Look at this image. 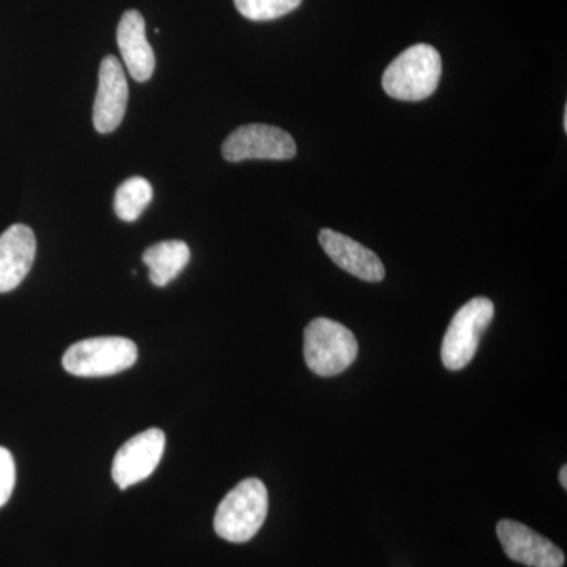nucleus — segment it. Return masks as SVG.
Segmentation results:
<instances>
[{
  "label": "nucleus",
  "instance_id": "14",
  "mask_svg": "<svg viewBox=\"0 0 567 567\" xmlns=\"http://www.w3.org/2000/svg\"><path fill=\"white\" fill-rule=\"evenodd\" d=\"M153 199V188L148 181L132 177L122 183L115 192L114 208L125 223L136 221Z\"/></svg>",
  "mask_w": 567,
  "mask_h": 567
},
{
  "label": "nucleus",
  "instance_id": "9",
  "mask_svg": "<svg viewBox=\"0 0 567 567\" xmlns=\"http://www.w3.org/2000/svg\"><path fill=\"white\" fill-rule=\"evenodd\" d=\"M496 535L502 540L503 550L513 561L529 567L565 566L566 558L561 548L524 524L502 520L496 525Z\"/></svg>",
  "mask_w": 567,
  "mask_h": 567
},
{
  "label": "nucleus",
  "instance_id": "7",
  "mask_svg": "<svg viewBox=\"0 0 567 567\" xmlns=\"http://www.w3.org/2000/svg\"><path fill=\"white\" fill-rule=\"evenodd\" d=\"M166 435L162 429H147L130 439L115 454L112 480L121 488H128L147 480L162 461Z\"/></svg>",
  "mask_w": 567,
  "mask_h": 567
},
{
  "label": "nucleus",
  "instance_id": "2",
  "mask_svg": "<svg viewBox=\"0 0 567 567\" xmlns=\"http://www.w3.org/2000/svg\"><path fill=\"white\" fill-rule=\"evenodd\" d=\"M268 514V492L260 480L248 477L233 488L215 514L216 535L229 543H248L262 528Z\"/></svg>",
  "mask_w": 567,
  "mask_h": 567
},
{
  "label": "nucleus",
  "instance_id": "10",
  "mask_svg": "<svg viewBox=\"0 0 567 567\" xmlns=\"http://www.w3.org/2000/svg\"><path fill=\"white\" fill-rule=\"evenodd\" d=\"M35 234L24 224H13L0 235V293L17 289L35 260Z\"/></svg>",
  "mask_w": 567,
  "mask_h": 567
},
{
  "label": "nucleus",
  "instance_id": "3",
  "mask_svg": "<svg viewBox=\"0 0 567 567\" xmlns=\"http://www.w3.org/2000/svg\"><path fill=\"white\" fill-rule=\"evenodd\" d=\"M357 357V338L344 324L320 317L306 327L305 360L315 374H341L352 365Z\"/></svg>",
  "mask_w": 567,
  "mask_h": 567
},
{
  "label": "nucleus",
  "instance_id": "16",
  "mask_svg": "<svg viewBox=\"0 0 567 567\" xmlns=\"http://www.w3.org/2000/svg\"><path fill=\"white\" fill-rule=\"evenodd\" d=\"M17 484V465L7 447L0 446V507L6 506Z\"/></svg>",
  "mask_w": 567,
  "mask_h": 567
},
{
  "label": "nucleus",
  "instance_id": "1",
  "mask_svg": "<svg viewBox=\"0 0 567 567\" xmlns=\"http://www.w3.org/2000/svg\"><path fill=\"white\" fill-rule=\"evenodd\" d=\"M442 58L431 44H415L399 54L382 78L383 91L401 102H423L439 87Z\"/></svg>",
  "mask_w": 567,
  "mask_h": 567
},
{
  "label": "nucleus",
  "instance_id": "4",
  "mask_svg": "<svg viewBox=\"0 0 567 567\" xmlns=\"http://www.w3.org/2000/svg\"><path fill=\"white\" fill-rule=\"evenodd\" d=\"M137 361V347L132 339L106 336L84 339L66 350L63 369L76 377H110L121 374Z\"/></svg>",
  "mask_w": 567,
  "mask_h": 567
},
{
  "label": "nucleus",
  "instance_id": "6",
  "mask_svg": "<svg viewBox=\"0 0 567 567\" xmlns=\"http://www.w3.org/2000/svg\"><path fill=\"white\" fill-rule=\"evenodd\" d=\"M297 155V144L289 133L271 125L251 123L235 130L223 144L226 162L240 163L246 159H292Z\"/></svg>",
  "mask_w": 567,
  "mask_h": 567
},
{
  "label": "nucleus",
  "instance_id": "15",
  "mask_svg": "<svg viewBox=\"0 0 567 567\" xmlns=\"http://www.w3.org/2000/svg\"><path fill=\"white\" fill-rule=\"evenodd\" d=\"M235 7L249 21H274L292 13L303 0H234Z\"/></svg>",
  "mask_w": 567,
  "mask_h": 567
},
{
  "label": "nucleus",
  "instance_id": "13",
  "mask_svg": "<svg viewBox=\"0 0 567 567\" xmlns=\"http://www.w3.org/2000/svg\"><path fill=\"white\" fill-rule=\"evenodd\" d=\"M192 259V251L185 241L167 240L145 249L142 260L148 267V276L156 287L173 282L185 270Z\"/></svg>",
  "mask_w": 567,
  "mask_h": 567
},
{
  "label": "nucleus",
  "instance_id": "18",
  "mask_svg": "<svg viewBox=\"0 0 567 567\" xmlns=\"http://www.w3.org/2000/svg\"><path fill=\"white\" fill-rule=\"evenodd\" d=\"M563 123H565V132H567V110H565V118H563Z\"/></svg>",
  "mask_w": 567,
  "mask_h": 567
},
{
  "label": "nucleus",
  "instance_id": "17",
  "mask_svg": "<svg viewBox=\"0 0 567 567\" xmlns=\"http://www.w3.org/2000/svg\"><path fill=\"white\" fill-rule=\"evenodd\" d=\"M559 483L561 486L567 488V466H563L561 472H559Z\"/></svg>",
  "mask_w": 567,
  "mask_h": 567
},
{
  "label": "nucleus",
  "instance_id": "5",
  "mask_svg": "<svg viewBox=\"0 0 567 567\" xmlns=\"http://www.w3.org/2000/svg\"><path fill=\"white\" fill-rule=\"evenodd\" d=\"M494 315V303L483 297L473 298L458 309L443 338L442 361L446 369L461 371L470 364Z\"/></svg>",
  "mask_w": 567,
  "mask_h": 567
},
{
  "label": "nucleus",
  "instance_id": "12",
  "mask_svg": "<svg viewBox=\"0 0 567 567\" xmlns=\"http://www.w3.org/2000/svg\"><path fill=\"white\" fill-rule=\"evenodd\" d=\"M117 43L133 80H151L156 65L155 52L145 35V20L140 11L128 10L123 13L117 29Z\"/></svg>",
  "mask_w": 567,
  "mask_h": 567
},
{
  "label": "nucleus",
  "instance_id": "11",
  "mask_svg": "<svg viewBox=\"0 0 567 567\" xmlns=\"http://www.w3.org/2000/svg\"><path fill=\"white\" fill-rule=\"evenodd\" d=\"M319 241L328 257L354 278L368 282H380L385 279V265L380 257L347 235L323 229L319 235Z\"/></svg>",
  "mask_w": 567,
  "mask_h": 567
},
{
  "label": "nucleus",
  "instance_id": "8",
  "mask_svg": "<svg viewBox=\"0 0 567 567\" xmlns=\"http://www.w3.org/2000/svg\"><path fill=\"white\" fill-rule=\"evenodd\" d=\"M128 82L122 63L107 55L100 65L99 92L93 104V125L96 132L107 134L121 126L128 106Z\"/></svg>",
  "mask_w": 567,
  "mask_h": 567
}]
</instances>
